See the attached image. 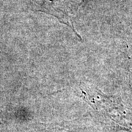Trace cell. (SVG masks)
Listing matches in <instances>:
<instances>
[{
    "mask_svg": "<svg viewBox=\"0 0 132 132\" xmlns=\"http://www.w3.org/2000/svg\"><path fill=\"white\" fill-rule=\"evenodd\" d=\"M33 9L58 19L74 30L73 17L83 0H29Z\"/></svg>",
    "mask_w": 132,
    "mask_h": 132,
    "instance_id": "cell-1",
    "label": "cell"
}]
</instances>
